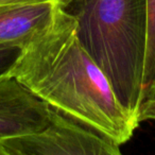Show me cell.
<instances>
[{
    "mask_svg": "<svg viewBox=\"0 0 155 155\" xmlns=\"http://www.w3.org/2000/svg\"><path fill=\"white\" fill-rule=\"evenodd\" d=\"M39 1H56V0H0V5H18V3H29V2H39Z\"/></svg>",
    "mask_w": 155,
    "mask_h": 155,
    "instance_id": "10",
    "label": "cell"
},
{
    "mask_svg": "<svg viewBox=\"0 0 155 155\" xmlns=\"http://www.w3.org/2000/svg\"><path fill=\"white\" fill-rule=\"evenodd\" d=\"M56 5L74 19L81 45L137 121L146 56V0H56Z\"/></svg>",
    "mask_w": 155,
    "mask_h": 155,
    "instance_id": "2",
    "label": "cell"
},
{
    "mask_svg": "<svg viewBox=\"0 0 155 155\" xmlns=\"http://www.w3.org/2000/svg\"><path fill=\"white\" fill-rule=\"evenodd\" d=\"M18 53L19 50L16 48L0 46V74L5 73L11 67Z\"/></svg>",
    "mask_w": 155,
    "mask_h": 155,
    "instance_id": "7",
    "label": "cell"
},
{
    "mask_svg": "<svg viewBox=\"0 0 155 155\" xmlns=\"http://www.w3.org/2000/svg\"><path fill=\"white\" fill-rule=\"evenodd\" d=\"M56 1L0 5V46L24 48L52 18Z\"/></svg>",
    "mask_w": 155,
    "mask_h": 155,
    "instance_id": "5",
    "label": "cell"
},
{
    "mask_svg": "<svg viewBox=\"0 0 155 155\" xmlns=\"http://www.w3.org/2000/svg\"><path fill=\"white\" fill-rule=\"evenodd\" d=\"M120 147L53 108L51 121L45 129L10 140L5 155H120Z\"/></svg>",
    "mask_w": 155,
    "mask_h": 155,
    "instance_id": "3",
    "label": "cell"
},
{
    "mask_svg": "<svg viewBox=\"0 0 155 155\" xmlns=\"http://www.w3.org/2000/svg\"><path fill=\"white\" fill-rule=\"evenodd\" d=\"M53 107L14 77L0 74V155L13 138L44 130L50 123Z\"/></svg>",
    "mask_w": 155,
    "mask_h": 155,
    "instance_id": "4",
    "label": "cell"
},
{
    "mask_svg": "<svg viewBox=\"0 0 155 155\" xmlns=\"http://www.w3.org/2000/svg\"><path fill=\"white\" fill-rule=\"evenodd\" d=\"M146 56H144L142 94L155 87V0H146Z\"/></svg>",
    "mask_w": 155,
    "mask_h": 155,
    "instance_id": "6",
    "label": "cell"
},
{
    "mask_svg": "<svg viewBox=\"0 0 155 155\" xmlns=\"http://www.w3.org/2000/svg\"><path fill=\"white\" fill-rule=\"evenodd\" d=\"M152 108H155V107H142V108H140V110H138V113H139V112H142V110H152ZM138 113H137V115H138Z\"/></svg>",
    "mask_w": 155,
    "mask_h": 155,
    "instance_id": "11",
    "label": "cell"
},
{
    "mask_svg": "<svg viewBox=\"0 0 155 155\" xmlns=\"http://www.w3.org/2000/svg\"><path fill=\"white\" fill-rule=\"evenodd\" d=\"M137 120L139 123L142 122V121H147V120H154L155 121V108L139 112L137 115Z\"/></svg>",
    "mask_w": 155,
    "mask_h": 155,
    "instance_id": "9",
    "label": "cell"
},
{
    "mask_svg": "<svg viewBox=\"0 0 155 155\" xmlns=\"http://www.w3.org/2000/svg\"><path fill=\"white\" fill-rule=\"evenodd\" d=\"M153 106H155V87L144 94L139 107H153Z\"/></svg>",
    "mask_w": 155,
    "mask_h": 155,
    "instance_id": "8",
    "label": "cell"
},
{
    "mask_svg": "<svg viewBox=\"0 0 155 155\" xmlns=\"http://www.w3.org/2000/svg\"><path fill=\"white\" fill-rule=\"evenodd\" d=\"M5 73L51 107L119 146L129 141L139 125L81 45L74 19L58 5L50 21L19 50Z\"/></svg>",
    "mask_w": 155,
    "mask_h": 155,
    "instance_id": "1",
    "label": "cell"
}]
</instances>
